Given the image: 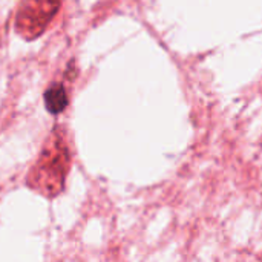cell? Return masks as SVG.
<instances>
[{"label": "cell", "instance_id": "obj_1", "mask_svg": "<svg viewBox=\"0 0 262 262\" xmlns=\"http://www.w3.org/2000/svg\"><path fill=\"white\" fill-rule=\"evenodd\" d=\"M69 169L71 150L64 130L60 126H55L48 135L38 158L28 172L26 186L45 198H55L64 189Z\"/></svg>", "mask_w": 262, "mask_h": 262}, {"label": "cell", "instance_id": "obj_2", "mask_svg": "<svg viewBox=\"0 0 262 262\" xmlns=\"http://www.w3.org/2000/svg\"><path fill=\"white\" fill-rule=\"evenodd\" d=\"M63 0H21L15 12L14 29L26 41L38 38L55 17Z\"/></svg>", "mask_w": 262, "mask_h": 262}, {"label": "cell", "instance_id": "obj_3", "mask_svg": "<svg viewBox=\"0 0 262 262\" xmlns=\"http://www.w3.org/2000/svg\"><path fill=\"white\" fill-rule=\"evenodd\" d=\"M43 100H45L46 111L51 112L52 115L63 112L68 106V101H69L68 92L61 83H52L51 86H48V89L45 91Z\"/></svg>", "mask_w": 262, "mask_h": 262}]
</instances>
